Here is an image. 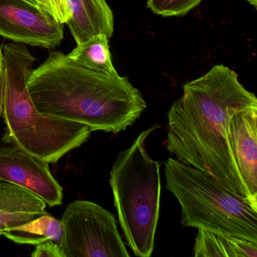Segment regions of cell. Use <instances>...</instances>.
<instances>
[{"label": "cell", "mask_w": 257, "mask_h": 257, "mask_svg": "<svg viewBox=\"0 0 257 257\" xmlns=\"http://www.w3.org/2000/svg\"><path fill=\"white\" fill-rule=\"evenodd\" d=\"M252 106H257L256 97L239 82L237 73L226 66H214L183 85V96L168 113L166 141L167 150L177 160L210 174L249 203L228 136L231 117Z\"/></svg>", "instance_id": "1"}, {"label": "cell", "mask_w": 257, "mask_h": 257, "mask_svg": "<svg viewBox=\"0 0 257 257\" xmlns=\"http://www.w3.org/2000/svg\"><path fill=\"white\" fill-rule=\"evenodd\" d=\"M28 86L40 112L85 124L92 132L119 133L147 108L127 77L88 70L59 51H52L32 70Z\"/></svg>", "instance_id": "2"}, {"label": "cell", "mask_w": 257, "mask_h": 257, "mask_svg": "<svg viewBox=\"0 0 257 257\" xmlns=\"http://www.w3.org/2000/svg\"><path fill=\"white\" fill-rule=\"evenodd\" d=\"M3 52L5 58L4 141L43 162L56 163L86 142L92 131L85 124L40 112L28 86L36 58L23 43L5 45Z\"/></svg>", "instance_id": "3"}, {"label": "cell", "mask_w": 257, "mask_h": 257, "mask_svg": "<svg viewBox=\"0 0 257 257\" xmlns=\"http://www.w3.org/2000/svg\"><path fill=\"white\" fill-rule=\"evenodd\" d=\"M141 132L117 156L110 171L114 206L126 241L137 256H151L160 212V163L147 153L146 141L159 128Z\"/></svg>", "instance_id": "4"}, {"label": "cell", "mask_w": 257, "mask_h": 257, "mask_svg": "<svg viewBox=\"0 0 257 257\" xmlns=\"http://www.w3.org/2000/svg\"><path fill=\"white\" fill-rule=\"evenodd\" d=\"M166 189L181 206L183 226L257 242V210L214 177L177 159L165 162Z\"/></svg>", "instance_id": "5"}, {"label": "cell", "mask_w": 257, "mask_h": 257, "mask_svg": "<svg viewBox=\"0 0 257 257\" xmlns=\"http://www.w3.org/2000/svg\"><path fill=\"white\" fill-rule=\"evenodd\" d=\"M64 257H128L115 216L91 201L70 203L61 218Z\"/></svg>", "instance_id": "6"}, {"label": "cell", "mask_w": 257, "mask_h": 257, "mask_svg": "<svg viewBox=\"0 0 257 257\" xmlns=\"http://www.w3.org/2000/svg\"><path fill=\"white\" fill-rule=\"evenodd\" d=\"M64 24L28 0H0V36L36 47L54 49L64 39Z\"/></svg>", "instance_id": "7"}, {"label": "cell", "mask_w": 257, "mask_h": 257, "mask_svg": "<svg viewBox=\"0 0 257 257\" xmlns=\"http://www.w3.org/2000/svg\"><path fill=\"white\" fill-rule=\"evenodd\" d=\"M1 181L31 192L49 207L62 204L63 188L51 173L49 163L17 146L0 147Z\"/></svg>", "instance_id": "8"}, {"label": "cell", "mask_w": 257, "mask_h": 257, "mask_svg": "<svg viewBox=\"0 0 257 257\" xmlns=\"http://www.w3.org/2000/svg\"><path fill=\"white\" fill-rule=\"evenodd\" d=\"M228 138L249 203L257 210V106L237 111L231 117Z\"/></svg>", "instance_id": "9"}, {"label": "cell", "mask_w": 257, "mask_h": 257, "mask_svg": "<svg viewBox=\"0 0 257 257\" xmlns=\"http://www.w3.org/2000/svg\"><path fill=\"white\" fill-rule=\"evenodd\" d=\"M67 4L70 18L65 25L77 45L100 34L112 37L113 14L106 0H67Z\"/></svg>", "instance_id": "10"}, {"label": "cell", "mask_w": 257, "mask_h": 257, "mask_svg": "<svg viewBox=\"0 0 257 257\" xmlns=\"http://www.w3.org/2000/svg\"><path fill=\"white\" fill-rule=\"evenodd\" d=\"M46 204L34 194L11 183H0V230L26 223L46 214Z\"/></svg>", "instance_id": "11"}, {"label": "cell", "mask_w": 257, "mask_h": 257, "mask_svg": "<svg viewBox=\"0 0 257 257\" xmlns=\"http://www.w3.org/2000/svg\"><path fill=\"white\" fill-rule=\"evenodd\" d=\"M195 257H257V242L224 232L198 229Z\"/></svg>", "instance_id": "12"}, {"label": "cell", "mask_w": 257, "mask_h": 257, "mask_svg": "<svg viewBox=\"0 0 257 257\" xmlns=\"http://www.w3.org/2000/svg\"><path fill=\"white\" fill-rule=\"evenodd\" d=\"M0 235L21 244L37 245L52 240L60 246L63 235L62 223L47 213L22 225L0 230Z\"/></svg>", "instance_id": "13"}, {"label": "cell", "mask_w": 257, "mask_h": 257, "mask_svg": "<svg viewBox=\"0 0 257 257\" xmlns=\"http://www.w3.org/2000/svg\"><path fill=\"white\" fill-rule=\"evenodd\" d=\"M67 56L85 68L104 74H115L109 51V38L100 34L77 46Z\"/></svg>", "instance_id": "14"}, {"label": "cell", "mask_w": 257, "mask_h": 257, "mask_svg": "<svg viewBox=\"0 0 257 257\" xmlns=\"http://www.w3.org/2000/svg\"><path fill=\"white\" fill-rule=\"evenodd\" d=\"M203 0H148L147 7L155 14L163 17L183 16Z\"/></svg>", "instance_id": "15"}, {"label": "cell", "mask_w": 257, "mask_h": 257, "mask_svg": "<svg viewBox=\"0 0 257 257\" xmlns=\"http://www.w3.org/2000/svg\"><path fill=\"white\" fill-rule=\"evenodd\" d=\"M50 13L60 23L65 25L70 18L67 0H46Z\"/></svg>", "instance_id": "16"}, {"label": "cell", "mask_w": 257, "mask_h": 257, "mask_svg": "<svg viewBox=\"0 0 257 257\" xmlns=\"http://www.w3.org/2000/svg\"><path fill=\"white\" fill-rule=\"evenodd\" d=\"M32 257H64L61 246L52 241L47 240L36 245L35 249L31 254Z\"/></svg>", "instance_id": "17"}, {"label": "cell", "mask_w": 257, "mask_h": 257, "mask_svg": "<svg viewBox=\"0 0 257 257\" xmlns=\"http://www.w3.org/2000/svg\"><path fill=\"white\" fill-rule=\"evenodd\" d=\"M4 89H5V75H4V71H3L0 73V115H2L4 111Z\"/></svg>", "instance_id": "18"}, {"label": "cell", "mask_w": 257, "mask_h": 257, "mask_svg": "<svg viewBox=\"0 0 257 257\" xmlns=\"http://www.w3.org/2000/svg\"><path fill=\"white\" fill-rule=\"evenodd\" d=\"M28 1L33 3V4H36V5L41 7V8L44 9L45 10H46V11L49 12V13H50V10H49V6H48L46 0H28Z\"/></svg>", "instance_id": "19"}, {"label": "cell", "mask_w": 257, "mask_h": 257, "mask_svg": "<svg viewBox=\"0 0 257 257\" xmlns=\"http://www.w3.org/2000/svg\"><path fill=\"white\" fill-rule=\"evenodd\" d=\"M5 70V58L3 49H0V73Z\"/></svg>", "instance_id": "20"}, {"label": "cell", "mask_w": 257, "mask_h": 257, "mask_svg": "<svg viewBox=\"0 0 257 257\" xmlns=\"http://www.w3.org/2000/svg\"><path fill=\"white\" fill-rule=\"evenodd\" d=\"M246 2L249 3L251 6L254 7V8H257V0H245Z\"/></svg>", "instance_id": "21"}]
</instances>
